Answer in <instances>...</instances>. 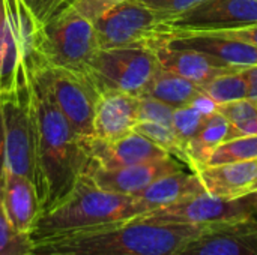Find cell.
<instances>
[{"label":"cell","instance_id":"27","mask_svg":"<svg viewBox=\"0 0 257 255\" xmlns=\"http://www.w3.org/2000/svg\"><path fill=\"white\" fill-rule=\"evenodd\" d=\"M206 119H208L206 116H203L199 110H196L191 105L175 108L173 119H172V129L179 138V141L182 143L184 149L203 128Z\"/></svg>","mask_w":257,"mask_h":255},{"label":"cell","instance_id":"5","mask_svg":"<svg viewBox=\"0 0 257 255\" xmlns=\"http://www.w3.org/2000/svg\"><path fill=\"white\" fill-rule=\"evenodd\" d=\"M33 86V84H32ZM0 93V182L15 173L38 183V137L33 89Z\"/></svg>","mask_w":257,"mask_h":255},{"label":"cell","instance_id":"15","mask_svg":"<svg viewBox=\"0 0 257 255\" xmlns=\"http://www.w3.org/2000/svg\"><path fill=\"white\" fill-rule=\"evenodd\" d=\"M139 123V96L122 92H102L93 117V140L116 141L134 131Z\"/></svg>","mask_w":257,"mask_h":255},{"label":"cell","instance_id":"7","mask_svg":"<svg viewBox=\"0 0 257 255\" xmlns=\"http://www.w3.org/2000/svg\"><path fill=\"white\" fill-rule=\"evenodd\" d=\"M160 69L151 47L99 48L86 66V72L102 92H122L142 96Z\"/></svg>","mask_w":257,"mask_h":255},{"label":"cell","instance_id":"18","mask_svg":"<svg viewBox=\"0 0 257 255\" xmlns=\"http://www.w3.org/2000/svg\"><path fill=\"white\" fill-rule=\"evenodd\" d=\"M206 194L235 200L257 192V159L202 167L196 171Z\"/></svg>","mask_w":257,"mask_h":255},{"label":"cell","instance_id":"34","mask_svg":"<svg viewBox=\"0 0 257 255\" xmlns=\"http://www.w3.org/2000/svg\"><path fill=\"white\" fill-rule=\"evenodd\" d=\"M191 107H194L196 110H199L203 116H206V117H209V116H212L214 113H217V104L208 96V95H205L203 92L200 93V95H197L196 98H194V101L190 104Z\"/></svg>","mask_w":257,"mask_h":255},{"label":"cell","instance_id":"2","mask_svg":"<svg viewBox=\"0 0 257 255\" xmlns=\"http://www.w3.org/2000/svg\"><path fill=\"white\" fill-rule=\"evenodd\" d=\"M203 228L136 218L35 242L32 255H176Z\"/></svg>","mask_w":257,"mask_h":255},{"label":"cell","instance_id":"36","mask_svg":"<svg viewBox=\"0 0 257 255\" xmlns=\"http://www.w3.org/2000/svg\"><path fill=\"white\" fill-rule=\"evenodd\" d=\"M110 2H113V3H117V2H122V0H110Z\"/></svg>","mask_w":257,"mask_h":255},{"label":"cell","instance_id":"17","mask_svg":"<svg viewBox=\"0 0 257 255\" xmlns=\"http://www.w3.org/2000/svg\"><path fill=\"white\" fill-rule=\"evenodd\" d=\"M151 48L154 50L157 60L163 69L170 71L179 77H184L191 83L197 84L199 87L205 86L218 75L244 69L221 65L202 53L187 48H176L164 41H157Z\"/></svg>","mask_w":257,"mask_h":255},{"label":"cell","instance_id":"3","mask_svg":"<svg viewBox=\"0 0 257 255\" xmlns=\"http://www.w3.org/2000/svg\"><path fill=\"white\" fill-rule=\"evenodd\" d=\"M145 215L136 195H123L98 188L86 174L53 209L42 212L30 233L33 242L78 230L131 221Z\"/></svg>","mask_w":257,"mask_h":255},{"label":"cell","instance_id":"20","mask_svg":"<svg viewBox=\"0 0 257 255\" xmlns=\"http://www.w3.org/2000/svg\"><path fill=\"white\" fill-rule=\"evenodd\" d=\"M205 192L206 191L194 171L187 173L185 170H181L157 179L148 188L136 194V198L143 206L146 215Z\"/></svg>","mask_w":257,"mask_h":255},{"label":"cell","instance_id":"9","mask_svg":"<svg viewBox=\"0 0 257 255\" xmlns=\"http://www.w3.org/2000/svg\"><path fill=\"white\" fill-rule=\"evenodd\" d=\"M166 18L140 0H122L93 20L98 45L102 50L120 47H152L164 35Z\"/></svg>","mask_w":257,"mask_h":255},{"label":"cell","instance_id":"32","mask_svg":"<svg viewBox=\"0 0 257 255\" xmlns=\"http://www.w3.org/2000/svg\"><path fill=\"white\" fill-rule=\"evenodd\" d=\"M26 2L41 23L50 18L57 11H60L68 3V0H26Z\"/></svg>","mask_w":257,"mask_h":255},{"label":"cell","instance_id":"1","mask_svg":"<svg viewBox=\"0 0 257 255\" xmlns=\"http://www.w3.org/2000/svg\"><path fill=\"white\" fill-rule=\"evenodd\" d=\"M33 110L38 137V183L41 213L53 209L87 173L90 141L81 137L33 80Z\"/></svg>","mask_w":257,"mask_h":255},{"label":"cell","instance_id":"6","mask_svg":"<svg viewBox=\"0 0 257 255\" xmlns=\"http://www.w3.org/2000/svg\"><path fill=\"white\" fill-rule=\"evenodd\" d=\"M39 47L45 66L74 71H86L99 50L93 23L71 5L41 23Z\"/></svg>","mask_w":257,"mask_h":255},{"label":"cell","instance_id":"14","mask_svg":"<svg viewBox=\"0 0 257 255\" xmlns=\"http://www.w3.org/2000/svg\"><path fill=\"white\" fill-rule=\"evenodd\" d=\"M160 41H164L176 48H187L202 53L227 66L248 68L257 65L256 47L212 33H173L161 38Z\"/></svg>","mask_w":257,"mask_h":255},{"label":"cell","instance_id":"33","mask_svg":"<svg viewBox=\"0 0 257 255\" xmlns=\"http://www.w3.org/2000/svg\"><path fill=\"white\" fill-rule=\"evenodd\" d=\"M257 135V117L241 122V123H230L229 122V137L227 141L239 137H250Z\"/></svg>","mask_w":257,"mask_h":255},{"label":"cell","instance_id":"28","mask_svg":"<svg viewBox=\"0 0 257 255\" xmlns=\"http://www.w3.org/2000/svg\"><path fill=\"white\" fill-rule=\"evenodd\" d=\"M175 108L149 96H139V122H155L172 128Z\"/></svg>","mask_w":257,"mask_h":255},{"label":"cell","instance_id":"22","mask_svg":"<svg viewBox=\"0 0 257 255\" xmlns=\"http://www.w3.org/2000/svg\"><path fill=\"white\" fill-rule=\"evenodd\" d=\"M200 93L202 89L197 84L160 66L142 96H149L173 108H179L190 105Z\"/></svg>","mask_w":257,"mask_h":255},{"label":"cell","instance_id":"21","mask_svg":"<svg viewBox=\"0 0 257 255\" xmlns=\"http://www.w3.org/2000/svg\"><path fill=\"white\" fill-rule=\"evenodd\" d=\"M227 137H229V120L220 113H214L212 116H209L203 128L185 147L187 167L194 173L202 167H205L212 152L220 144L226 143Z\"/></svg>","mask_w":257,"mask_h":255},{"label":"cell","instance_id":"13","mask_svg":"<svg viewBox=\"0 0 257 255\" xmlns=\"http://www.w3.org/2000/svg\"><path fill=\"white\" fill-rule=\"evenodd\" d=\"M184 164L179 162L176 158L170 156L166 159L139 164V165H128L119 168H102L92 165L89 167L86 176L101 189L123 194V195H136L157 179L167 176L175 171L184 170Z\"/></svg>","mask_w":257,"mask_h":255},{"label":"cell","instance_id":"12","mask_svg":"<svg viewBox=\"0 0 257 255\" xmlns=\"http://www.w3.org/2000/svg\"><path fill=\"white\" fill-rule=\"evenodd\" d=\"M176 255H257V219L209 225L188 239Z\"/></svg>","mask_w":257,"mask_h":255},{"label":"cell","instance_id":"10","mask_svg":"<svg viewBox=\"0 0 257 255\" xmlns=\"http://www.w3.org/2000/svg\"><path fill=\"white\" fill-rule=\"evenodd\" d=\"M137 219L203 227L242 219H257V192L235 200H224L205 192L176 204L149 212Z\"/></svg>","mask_w":257,"mask_h":255},{"label":"cell","instance_id":"31","mask_svg":"<svg viewBox=\"0 0 257 255\" xmlns=\"http://www.w3.org/2000/svg\"><path fill=\"white\" fill-rule=\"evenodd\" d=\"M190 33V32H187ZM197 33H212L218 36H224L229 39L241 41L248 45H253L257 48V23L247 24L242 27H233V29H221V30H212V32H197Z\"/></svg>","mask_w":257,"mask_h":255},{"label":"cell","instance_id":"26","mask_svg":"<svg viewBox=\"0 0 257 255\" xmlns=\"http://www.w3.org/2000/svg\"><path fill=\"white\" fill-rule=\"evenodd\" d=\"M33 246L30 234L18 231L11 224L0 197V255H32Z\"/></svg>","mask_w":257,"mask_h":255},{"label":"cell","instance_id":"29","mask_svg":"<svg viewBox=\"0 0 257 255\" xmlns=\"http://www.w3.org/2000/svg\"><path fill=\"white\" fill-rule=\"evenodd\" d=\"M217 113L224 116L230 123H241L257 117V101L244 98L239 101L221 104L217 107Z\"/></svg>","mask_w":257,"mask_h":255},{"label":"cell","instance_id":"8","mask_svg":"<svg viewBox=\"0 0 257 255\" xmlns=\"http://www.w3.org/2000/svg\"><path fill=\"white\" fill-rule=\"evenodd\" d=\"M69 125L84 138L93 140V117L101 92L86 71L44 66L35 75Z\"/></svg>","mask_w":257,"mask_h":255},{"label":"cell","instance_id":"30","mask_svg":"<svg viewBox=\"0 0 257 255\" xmlns=\"http://www.w3.org/2000/svg\"><path fill=\"white\" fill-rule=\"evenodd\" d=\"M143 5H146L148 8H151L152 11H155L157 14L163 15L167 20L175 18L190 9H193L194 6L206 2V0H140Z\"/></svg>","mask_w":257,"mask_h":255},{"label":"cell","instance_id":"11","mask_svg":"<svg viewBox=\"0 0 257 255\" xmlns=\"http://www.w3.org/2000/svg\"><path fill=\"white\" fill-rule=\"evenodd\" d=\"M257 23V0H206L164 23V36L212 32Z\"/></svg>","mask_w":257,"mask_h":255},{"label":"cell","instance_id":"24","mask_svg":"<svg viewBox=\"0 0 257 255\" xmlns=\"http://www.w3.org/2000/svg\"><path fill=\"white\" fill-rule=\"evenodd\" d=\"M251 159H257V135L239 137L220 144L212 152L205 167L251 161Z\"/></svg>","mask_w":257,"mask_h":255},{"label":"cell","instance_id":"16","mask_svg":"<svg viewBox=\"0 0 257 255\" xmlns=\"http://www.w3.org/2000/svg\"><path fill=\"white\" fill-rule=\"evenodd\" d=\"M90 156V167L96 165L102 168H119L166 159L172 155H169L164 149H161L142 134L133 131L111 143L92 140Z\"/></svg>","mask_w":257,"mask_h":255},{"label":"cell","instance_id":"19","mask_svg":"<svg viewBox=\"0 0 257 255\" xmlns=\"http://www.w3.org/2000/svg\"><path fill=\"white\" fill-rule=\"evenodd\" d=\"M0 197L11 224L30 234L41 215V200L35 183L26 176L5 173L0 182Z\"/></svg>","mask_w":257,"mask_h":255},{"label":"cell","instance_id":"4","mask_svg":"<svg viewBox=\"0 0 257 255\" xmlns=\"http://www.w3.org/2000/svg\"><path fill=\"white\" fill-rule=\"evenodd\" d=\"M41 21L26 0H0V93L33 84L45 66L41 54Z\"/></svg>","mask_w":257,"mask_h":255},{"label":"cell","instance_id":"23","mask_svg":"<svg viewBox=\"0 0 257 255\" xmlns=\"http://www.w3.org/2000/svg\"><path fill=\"white\" fill-rule=\"evenodd\" d=\"M200 89L217 105L244 99L247 98V80L244 69L218 75Z\"/></svg>","mask_w":257,"mask_h":255},{"label":"cell","instance_id":"35","mask_svg":"<svg viewBox=\"0 0 257 255\" xmlns=\"http://www.w3.org/2000/svg\"><path fill=\"white\" fill-rule=\"evenodd\" d=\"M244 75L247 80V98L257 101V65L244 68Z\"/></svg>","mask_w":257,"mask_h":255},{"label":"cell","instance_id":"25","mask_svg":"<svg viewBox=\"0 0 257 255\" xmlns=\"http://www.w3.org/2000/svg\"><path fill=\"white\" fill-rule=\"evenodd\" d=\"M134 131L142 134L143 137H146L148 140H151L161 149H164L169 155L176 158L184 165H187L185 149L170 126L155 123V122H139L134 126Z\"/></svg>","mask_w":257,"mask_h":255}]
</instances>
